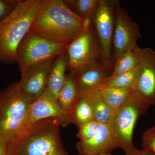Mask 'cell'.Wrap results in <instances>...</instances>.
<instances>
[{"label": "cell", "instance_id": "6da1fadb", "mask_svg": "<svg viewBox=\"0 0 155 155\" xmlns=\"http://www.w3.org/2000/svg\"><path fill=\"white\" fill-rule=\"evenodd\" d=\"M62 0H46L34 19L29 31L61 43L69 44L91 25Z\"/></svg>", "mask_w": 155, "mask_h": 155}, {"label": "cell", "instance_id": "7a4b0ae2", "mask_svg": "<svg viewBox=\"0 0 155 155\" xmlns=\"http://www.w3.org/2000/svg\"><path fill=\"white\" fill-rule=\"evenodd\" d=\"M61 126L52 118L34 123L8 143V155H69L61 139Z\"/></svg>", "mask_w": 155, "mask_h": 155}, {"label": "cell", "instance_id": "3957f363", "mask_svg": "<svg viewBox=\"0 0 155 155\" xmlns=\"http://www.w3.org/2000/svg\"><path fill=\"white\" fill-rule=\"evenodd\" d=\"M46 0H19L5 19L0 22V63H16L17 49L29 32L34 19Z\"/></svg>", "mask_w": 155, "mask_h": 155}, {"label": "cell", "instance_id": "277c9868", "mask_svg": "<svg viewBox=\"0 0 155 155\" xmlns=\"http://www.w3.org/2000/svg\"><path fill=\"white\" fill-rule=\"evenodd\" d=\"M35 99L22 90L18 82L11 84L0 94V137L8 143L23 131Z\"/></svg>", "mask_w": 155, "mask_h": 155}, {"label": "cell", "instance_id": "5b68a950", "mask_svg": "<svg viewBox=\"0 0 155 155\" xmlns=\"http://www.w3.org/2000/svg\"><path fill=\"white\" fill-rule=\"evenodd\" d=\"M149 107L132 92L122 105L113 111L108 125L124 151L134 147L132 138L134 127Z\"/></svg>", "mask_w": 155, "mask_h": 155}, {"label": "cell", "instance_id": "8992f818", "mask_svg": "<svg viewBox=\"0 0 155 155\" xmlns=\"http://www.w3.org/2000/svg\"><path fill=\"white\" fill-rule=\"evenodd\" d=\"M69 45L53 41L29 31L17 50L16 63L21 74L29 67L65 53Z\"/></svg>", "mask_w": 155, "mask_h": 155}, {"label": "cell", "instance_id": "52a82bcc", "mask_svg": "<svg viewBox=\"0 0 155 155\" xmlns=\"http://www.w3.org/2000/svg\"><path fill=\"white\" fill-rule=\"evenodd\" d=\"M114 2L99 0L91 20L101 53L102 63L107 72L112 65Z\"/></svg>", "mask_w": 155, "mask_h": 155}, {"label": "cell", "instance_id": "ba28073f", "mask_svg": "<svg viewBox=\"0 0 155 155\" xmlns=\"http://www.w3.org/2000/svg\"><path fill=\"white\" fill-rule=\"evenodd\" d=\"M114 17L112 62L125 52L138 47L137 41L141 37L138 25L118 1L114 2Z\"/></svg>", "mask_w": 155, "mask_h": 155}, {"label": "cell", "instance_id": "9c48e42d", "mask_svg": "<svg viewBox=\"0 0 155 155\" xmlns=\"http://www.w3.org/2000/svg\"><path fill=\"white\" fill-rule=\"evenodd\" d=\"M67 53V69L71 72L94 61L102 63L99 45L92 24L69 44Z\"/></svg>", "mask_w": 155, "mask_h": 155}, {"label": "cell", "instance_id": "30bf717a", "mask_svg": "<svg viewBox=\"0 0 155 155\" xmlns=\"http://www.w3.org/2000/svg\"><path fill=\"white\" fill-rule=\"evenodd\" d=\"M133 93L148 106L155 105V51L142 48L141 60L132 87Z\"/></svg>", "mask_w": 155, "mask_h": 155}, {"label": "cell", "instance_id": "8fae6325", "mask_svg": "<svg viewBox=\"0 0 155 155\" xmlns=\"http://www.w3.org/2000/svg\"><path fill=\"white\" fill-rule=\"evenodd\" d=\"M50 118L57 119L63 127L72 123L71 116L63 110L58 100L46 88L41 96L35 99L31 103L23 130L35 122Z\"/></svg>", "mask_w": 155, "mask_h": 155}, {"label": "cell", "instance_id": "7c38bea8", "mask_svg": "<svg viewBox=\"0 0 155 155\" xmlns=\"http://www.w3.org/2000/svg\"><path fill=\"white\" fill-rule=\"evenodd\" d=\"M71 73L81 92L100 90L105 86L109 77L100 61H94Z\"/></svg>", "mask_w": 155, "mask_h": 155}, {"label": "cell", "instance_id": "4fadbf2b", "mask_svg": "<svg viewBox=\"0 0 155 155\" xmlns=\"http://www.w3.org/2000/svg\"><path fill=\"white\" fill-rule=\"evenodd\" d=\"M56 58L32 66L21 73L18 83L25 93L34 98L43 93L46 88L50 70Z\"/></svg>", "mask_w": 155, "mask_h": 155}, {"label": "cell", "instance_id": "5bb4252c", "mask_svg": "<svg viewBox=\"0 0 155 155\" xmlns=\"http://www.w3.org/2000/svg\"><path fill=\"white\" fill-rule=\"evenodd\" d=\"M76 148L79 155H97L111 153L113 150L120 147L109 125L101 124L92 137L78 142Z\"/></svg>", "mask_w": 155, "mask_h": 155}, {"label": "cell", "instance_id": "9a60e30c", "mask_svg": "<svg viewBox=\"0 0 155 155\" xmlns=\"http://www.w3.org/2000/svg\"><path fill=\"white\" fill-rule=\"evenodd\" d=\"M68 56L66 51L58 56L54 61L49 74L46 88L58 100V95L66 80Z\"/></svg>", "mask_w": 155, "mask_h": 155}, {"label": "cell", "instance_id": "2e32d148", "mask_svg": "<svg viewBox=\"0 0 155 155\" xmlns=\"http://www.w3.org/2000/svg\"><path fill=\"white\" fill-rule=\"evenodd\" d=\"M81 93L72 73L67 75L64 85L58 95V102L63 110L71 118L72 111Z\"/></svg>", "mask_w": 155, "mask_h": 155}, {"label": "cell", "instance_id": "e0dca14e", "mask_svg": "<svg viewBox=\"0 0 155 155\" xmlns=\"http://www.w3.org/2000/svg\"><path fill=\"white\" fill-rule=\"evenodd\" d=\"M142 48L138 47L125 52L114 61V64L112 74L114 76L130 71L138 66L141 60Z\"/></svg>", "mask_w": 155, "mask_h": 155}, {"label": "cell", "instance_id": "ac0fdd59", "mask_svg": "<svg viewBox=\"0 0 155 155\" xmlns=\"http://www.w3.org/2000/svg\"><path fill=\"white\" fill-rule=\"evenodd\" d=\"M72 123L77 127L94 120L88 93H81L72 111Z\"/></svg>", "mask_w": 155, "mask_h": 155}, {"label": "cell", "instance_id": "d6986e66", "mask_svg": "<svg viewBox=\"0 0 155 155\" xmlns=\"http://www.w3.org/2000/svg\"><path fill=\"white\" fill-rule=\"evenodd\" d=\"M93 113L94 119L101 124H108L113 111L103 98L100 90L87 92Z\"/></svg>", "mask_w": 155, "mask_h": 155}, {"label": "cell", "instance_id": "ffe728a7", "mask_svg": "<svg viewBox=\"0 0 155 155\" xmlns=\"http://www.w3.org/2000/svg\"><path fill=\"white\" fill-rule=\"evenodd\" d=\"M101 94L107 104L113 111L121 107L133 92L130 88L104 87L100 90Z\"/></svg>", "mask_w": 155, "mask_h": 155}, {"label": "cell", "instance_id": "44dd1931", "mask_svg": "<svg viewBox=\"0 0 155 155\" xmlns=\"http://www.w3.org/2000/svg\"><path fill=\"white\" fill-rule=\"evenodd\" d=\"M64 2L78 16L91 21L99 0H65Z\"/></svg>", "mask_w": 155, "mask_h": 155}, {"label": "cell", "instance_id": "7402d4cb", "mask_svg": "<svg viewBox=\"0 0 155 155\" xmlns=\"http://www.w3.org/2000/svg\"><path fill=\"white\" fill-rule=\"evenodd\" d=\"M138 66L128 72L114 76H109L106 87L113 88H130L135 82L137 75Z\"/></svg>", "mask_w": 155, "mask_h": 155}, {"label": "cell", "instance_id": "603a6c76", "mask_svg": "<svg viewBox=\"0 0 155 155\" xmlns=\"http://www.w3.org/2000/svg\"><path fill=\"white\" fill-rule=\"evenodd\" d=\"M101 124L93 120L78 127L77 137L80 141H84L92 137L98 130Z\"/></svg>", "mask_w": 155, "mask_h": 155}, {"label": "cell", "instance_id": "cb8c5ba5", "mask_svg": "<svg viewBox=\"0 0 155 155\" xmlns=\"http://www.w3.org/2000/svg\"><path fill=\"white\" fill-rule=\"evenodd\" d=\"M143 149L155 155V125L145 131L142 135Z\"/></svg>", "mask_w": 155, "mask_h": 155}, {"label": "cell", "instance_id": "d4e9b609", "mask_svg": "<svg viewBox=\"0 0 155 155\" xmlns=\"http://www.w3.org/2000/svg\"><path fill=\"white\" fill-rule=\"evenodd\" d=\"M19 0H0V22L13 12Z\"/></svg>", "mask_w": 155, "mask_h": 155}, {"label": "cell", "instance_id": "484cf974", "mask_svg": "<svg viewBox=\"0 0 155 155\" xmlns=\"http://www.w3.org/2000/svg\"><path fill=\"white\" fill-rule=\"evenodd\" d=\"M125 155H155L149 151L143 149L141 150L137 149L135 147L125 151Z\"/></svg>", "mask_w": 155, "mask_h": 155}, {"label": "cell", "instance_id": "4316f807", "mask_svg": "<svg viewBox=\"0 0 155 155\" xmlns=\"http://www.w3.org/2000/svg\"><path fill=\"white\" fill-rule=\"evenodd\" d=\"M8 142L0 137V155H8Z\"/></svg>", "mask_w": 155, "mask_h": 155}, {"label": "cell", "instance_id": "83f0119b", "mask_svg": "<svg viewBox=\"0 0 155 155\" xmlns=\"http://www.w3.org/2000/svg\"><path fill=\"white\" fill-rule=\"evenodd\" d=\"M97 155H112L111 153H104L101 154Z\"/></svg>", "mask_w": 155, "mask_h": 155}]
</instances>
